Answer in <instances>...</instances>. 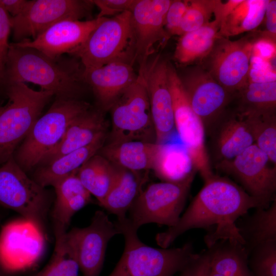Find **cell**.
<instances>
[{"label":"cell","mask_w":276,"mask_h":276,"mask_svg":"<svg viewBox=\"0 0 276 276\" xmlns=\"http://www.w3.org/2000/svg\"><path fill=\"white\" fill-rule=\"evenodd\" d=\"M241 113L276 112V80L249 81L234 96Z\"/></svg>","instance_id":"obj_32"},{"label":"cell","mask_w":276,"mask_h":276,"mask_svg":"<svg viewBox=\"0 0 276 276\" xmlns=\"http://www.w3.org/2000/svg\"><path fill=\"white\" fill-rule=\"evenodd\" d=\"M256 41L254 36L232 41L220 36L203 60V67L234 97L249 82L251 57Z\"/></svg>","instance_id":"obj_12"},{"label":"cell","mask_w":276,"mask_h":276,"mask_svg":"<svg viewBox=\"0 0 276 276\" xmlns=\"http://www.w3.org/2000/svg\"><path fill=\"white\" fill-rule=\"evenodd\" d=\"M121 234L116 222L103 211L95 212L90 224L74 227L65 234L83 276H99L102 270L108 242Z\"/></svg>","instance_id":"obj_14"},{"label":"cell","mask_w":276,"mask_h":276,"mask_svg":"<svg viewBox=\"0 0 276 276\" xmlns=\"http://www.w3.org/2000/svg\"><path fill=\"white\" fill-rule=\"evenodd\" d=\"M119 170V167L97 153L77 170V175L84 187L100 204L114 183Z\"/></svg>","instance_id":"obj_29"},{"label":"cell","mask_w":276,"mask_h":276,"mask_svg":"<svg viewBox=\"0 0 276 276\" xmlns=\"http://www.w3.org/2000/svg\"><path fill=\"white\" fill-rule=\"evenodd\" d=\"M109 110L111 130L109 144L140 141L155 143L148 90L143 71L118 97Z\"/></svg>","instance_id":"obj_7"},{"label":"cell","mask_w":276,"mask_h":276,"mask_svg":"<svg viewBox=\"0 0 276 276\" xmlns=\"http://www.w3.org/2000/svg\"><path fill=\"white\" fill-rule=\"evenodd\" d=\"M77 172L52 185L56 194L52 212L55 237L64 235L74 214L91 201V194L81 183Z\"/></svg>","instance_id":"obj_22"},{"label":"cell","mask_w":276,"mask_h":276,"mask_svg":"<svg viewBox=\"0 0 276 276\" xmlns=\"http://www.w3.org/2000/svg\"><path fill=\"white\" fill-rule=\"evenodd\" d=\"M104 17L86 20H65L56 23L34 39L14 43L36 49L46 55L57 58L72 54L81 45Z\"/></svg>","instance_id":"obj_18"},{"label":"cell","mask_w":276,"mask_h":276,"mask_svg":"<svg viewBox=\"0 0 276 276\" xmlns=\"http://www.w3.org/2000/svg\"><path fill=\"white\" fill-rule=\"evenodd\" d=\"M90 108L89 104L77 99L57 98L35 122L16 152V162L25 169L40 164L61 141L71 123Z\"/></svg>","instance_id":"obj_5"},{"label":"cell","mask_w":276,"mask_h":276,"mask_svg":"<svg viewBox=\"0 0 276 276\" xmlns=\"http://www.w3.org/2000/svg\"><path fill=\"white\" fill-rule=\"evenodd\" d=\"M106 136L102 137L87 146L59 156L41 167L35 180L45 188L76 172L103 146Z\"/></svg>","instance_id":"obj_27"},{"label":"cell","mask_w":276,"mask_h":276,"mask_svg":"<svg viewBox=\"0 0 276 276\" xmlns=\"http://www.w3.org/2000/svg\"><path fill=\"white\" fill-rule=\"evenodd\" d=\"M249 255L248 266L253 276H276V241L257 246Z\"/></svg>","instance_id":"obj_37"},{"label":"cell","mask_w":276,"mask_h":276,"mask_svg":"<svg viewBox=\"0 0 276 276\" xmlns=\"http://www.w3.org/2000/svg\"><path fill=\"white\" fill-rule=\"evenodd\" d=\"M172 0H138L131 12L135 41V61L145 68L150 56L170 37L165 17Z\"/></svg>","instance_id":"obj_16"},{"label":"cell","mask_w":276,"mask_h":276,"mask_svg":"<svg viewBox=\"0 0 276 276\" xmlns=\"http://www.w3.org/2000/svg\"><path fill=\"white\" fill-rule=\"evenodd\" d=\"M65 234L55 237L54 252L51 261L42 270L33 276L79 275V266L66 241Z\"/></svg>","instance_id":"obj_35"},{"label":"cell","mask_w":276,"mask_h":276,"mask_svg":"<svg viewBox=\"0 0 276 276\" xmlns=\"http://www.w3.org/2000/svg\"><path fill=\"white\" fill-rule=\"evenodd\" d=\"M43 234L25 221L9 225L0 238V255L14 259L35 260L43 248Z\"/></svg>","instance_id":"obj_24"},{"label":"cell","mask_w":276,"mask_h":276,"mask_svg":"<svg viewBox=\"0 0 276 276\" xmlns=\"http://www.w3.org/2000/svg\"><path fill=\"white\" fill-rule=\"evenodd\" d=\"M94 6L91 1H28L19 14L9 16L15 43L34 39L61 21L82 20L90 15Z\"/></svg>","instance_id":"obj_11"},{"label":"cell","mask_w":276,"mask_h":276,"mask_svg":"<svg viewBox=\"0 0 276 276\" xmlns=\"http://www.w3.org/2000/svg\"><path fill=\"white\" fill-rule=\"evenodd\" d=\"M120 168V167H119ZM120 168L117 179L100 205L116 215L118 220L127 218L126 214L143 191L147 180L145 173Z\"/></svg>","instance_id":"obj_25"},{"label":"cell","mask_w":276,"mask_h":276,"mask_svg":"<svg viewBox=\"0 0 276 276\" xmlns=\"http://www.w3.org/2000/svg\"><path fill=\"white\" fill-rule=\"evenodd\" d=\"M216 0L188 1V6L183 17L179 35L199 29L211 21L214 14Z\"/></svg>","instance_id":"obj_36"},{"label":"cell","mask_w":276,"mask_h":276,"mask_svg":"<svg viewBox=\"0 0 276 276\" xmlns=\"http://www.w3.org/2000/svg\"><path fill=\"white\" fill-rule=\"evenodd\" d=\"M99 13L97 17L116 16L125 11L132 12L138 0H92Z\"/></svg>","instance_id":"obj_40"},{"label":"cell","mask_w":276,"mask_h":276,"mask_svg":"<svg viewBox=\"0 0 276 276\" xmlns=\"http://www.w3.org/2000/svg\"><path fill=\"white\" fill-rule=\"evenodd\" d=\"M179 77L193 110L203 124L206 134L227 109L234 96L203 67L191 68Z\"/></svg>","instance_id":"obj_15"},{"label":"cell","mask_w":276,"mask_h":276,"mask_svg":"<svg viewBox=\"0 0 276 276\" xmlns=\"http://www.w3.org/2000/svg\"><path fill=\"white\" fill-rule=\"evenodd\" d=\"M210 137L212 155L217 161L231 160L255 143L244 118L227 109L206 133Z\"/></svg>","instance_id":"obj_19"},{"label":"cell","mask_w":276,"mask_h":276,"mask_svg":"<svg viewBox=\"0 0 276 276\" xmlns=\"http://www.w3.org/2000/svg\"><path fill=\"white\" fill-rule=\"evenodd\" d=\"M188 6V1L172 0L165 21V28L170 37L179 35L180 25Z\"/></svg>","instance_id":"obj_38"},{"label":"cell","mask_w":276,"mask_h":276,"mask_svg":"<svg viewBox=\"0 0 276 276\" xmlns=\"http://www.w3.org/2000/svg\"><path fill=\"white\" fill-rule=\"evenodd\" d=\"M159 147L156 143L132 141L107 143L100 151V154L116 166L142 172L153 169Z\"/></svg>","instance_id":"obj_23"},{"label":"cell","mask_w":276,"mask_h":276,"mask_svg":"<svg viewBox=\"0 0 276 276\" xmlns=\"http://www.w3.org/2000/svg\"><path fill=\"white\" fill-rule=\"evenodd\" d=\"M219 28V21L214 18L199 29L180 35L174 52L175 60L183 66L202 61L221 36Z\"/></svg>","instance_id":"obj_26"},{"label":"cell","mask_w":276,"mask_h":276,"mask_svg":"<svg viewBox=\"0 0 276 276\" xmlns=\"http://www.w3.org/2000/svg\"><path fill=\"white\" fill-rule=\"evenodd\" d=\"M168 78L171 93L175 128L190 156L195 170L203 180L213 174L205 145L203 124L193 110L178 74L168 62Z\"/></svg>","instance_id":"obj_10"},{"label":"cell","mask_w":276,"mask_h":276,"mask_svg":"<svg viewBox=\"0 0 276 276\" xmlns=\"http://www.w3.org/2000/svg\"><path fill=\"white\" fill-rule=\"evenodd\" d=\"M152 170L162 181L169 182L181 181L197 172L184 146L165 143L160 144Z\"/></svg>","instance_id":"obj_30"},{"label":"cell","mask_w":276,"mask_h":276,"mask_svg":"<svg viewBox=\"0 0 276 276\" xmlns=\"http://www.w3.org/2000/svg\"><path fill=\"white\" fill-rule=\"evenodd\" d=\"M5 273L4 266L0 255V276H5Z\"/></svg>","instance_id":"obj_44"},{"label":"cell","mask_w":276,"mask_h":276,"mask_svg":"<svg viewBox=\"0 0 276 276\" xmlns=\"http://www.w3.org/2000/svg\"><path fill=\"white\" fill-rule=\"evenodd\" d=\"M268 1L242 0L220 25V35L228 38L254 30L262 22Z\"/></svg>","instance_id":"obj_33"},{"label":"cell","mask_w":276,"mask_h":276,"mask_svg":"<svg viewBox=\"0 0 276 276\" xmlns=\"http://www.w3.org/2000/svg\"><path fill=\"white\" fill-rule=\"evenodd\" d=\"M7 95V103L0 108V165L13 156L54 95L17 83L9 84Z\"/></svg>","instance_id":"obj_6"},{"label":"cell","mask_w":276,"mask_h":276,"mask_svg":"<svg viewBox=\"0 0 276 276\" xmlns=\"http://www.w3.org/2000/svg\"><path fill=\"white\" fill-rule=\"evenodd\" d=\"M269 162L254 143L234 158L217 163L216 167L236 179L266 209L275 200L276 166L270 167Z\"/></svg>","instance_id":"obj_13"},{"label":"cell","mask_w":276,"mask_h":276,"mask_svg":"<svg viewBox=\"0 0 276 276\" xmlns=\"http://www.w3.org/2000/svg\"><path fill=\"white\" fill-rule=\"evenodd\" d=\"M11 30L9 15L0 4V81L5 75Z\"/></svg>","instance_id":"obj_39"},{"label":"cell","mask_w":276,"mask_h":276,"mask_svg":"<svg viewBox=\"0 0 276 276\" xmlns=\"http://www.w3.org/2000/svg\"><path fill=\"white\" fill-rule=\"evenodd\" d=\"M125 238L123 255L108 276H174L199 254L187 243L181 247L155 248L142 242L127 218L116 222Z\"/></svg>","instance_id":"obj_3"},{"label":"cell","mask_w":276,"mask_h":276,"mask_svg":"<svg viewBox=\"0 0 276 276\" xmlns=\"http://www.w3.org/2000/svg\"><path fill=\"white\" fill-rule=\"evenodd\" d=\"M83 72L75 61L10 43L5 71L9 84L31 82L57 98L77 99L85 84Z\"/></svg>","instance_id":"obj_2"},{"label":"cell","mask_w":276,"mask_h":276,"mask_svg":"<svg viewBox=\"0 0 276 276\" xmlns=\"http://www.w3.org/2000/svg\"><path fill=\"white\" fill-rule=\"evenodd\" d=\"M210 270L224 276H253L244 245L233 240L216 242L206 250Z\"/></svg>","instance_id":"obj_28"},{"label":"cell","mask_w":276,"mask_h":276,"mask_svg":"<svg viewBox=\"0 0 276 276\" xmlns=\"http://www.w3.org/2000/svg\"><path fill=\"white\" fill-rule=\"evenodd\" d=\"M257 209L252 215L237 225L248 256L257 246L276 241V200L266 209Z\"/></svg>","instance_id":"obj_31"},{"label":"cell","mask_w":276,"mask_h":276,"mask_svg":"<svg viewBox=\"0 0 276 276\" xmlns=\"http://www.w3.org/2000/svg\"><path fill=\"white\" fill-rule=\"evenodd\" d=\"M83 69L123 61H135V41L131 12L125 11L111 18L104 17L84 42L72 54Z\"/></svg>","instance_id":"obj_4"},{"label":"cell","mask_w":276,"mask_h":276,"mask_svg":"<svg viewBox=\"0 0 276 276\" xmlns=\"http://www.w3.org/2000/svg\"><path fill=\"white\" fill-rule=\"evenodd\" d=\"M239 113L245 119L255 144L276 166V112Z\"/></svg>","instance_id":"obj_34"},{"label":"cell","mask_w":276,"mask_h":276,"mask_svg":"<svg viewBox=\"0 0 276 276\" xmlns=\"http://www.w3.org/2000/svg\"><path fill=\"white\" fill-rule=\"evenodd\" d=\"M209 269L208 257L204 251L179 272V276H206Z\"/></svg>","instance_id":"obj_42"},{"label":"cell","mask_w":276,"mask_h":276,"mask_svg":"<svg viewBox=\"0 0 276 276\" xmlns=\"http://www.w3.org/2000/svg\"><path fill=\"white\" fill-rule=\"evenodd\" d=\"M133 64L123 61L83 69V78L104 110H109L122 93L136 79Z\"/></svg>","instance_id":"obj_20"},{"label":"cell","mask_w":276,"mask_h":276,"mask_svg":"<svg viewBox=\"0 0 276 276\" xmlns=\"http://www.w3.org/2000/svg\"><path fill=\"white\" fill-rule=\"evenodd\" d=\"M51 203L44 188L26 174L13 156L0 165V204L20 214L42 234Z\"/></svg>","instance_id":"obj_8"},{"label":"cell","mask_w":276,"mask_h":276,"mask_svg":"<svg viewBox=\"0 0 276 276\" xmlns=\"http://www.w3.org/2000/svg\"><path fill=\"white\" fill-rule=\"evenodd\" d=\"M168 62L157 56L143 70L148 90L155 143L164 144L175 128L173 102L168 78Z\"/></svg>","instance_id":"obj_17"},{"label":"cell","mask_w":276,"mask_h":276,"mask_svg":"<svg viewBox=\"0 0 276 276\" xmlns=\"http://www.w3.org/2000/svg\"><path fill=\"white\" fill-rule=\"evenodd\" d=\"M108 127V122L101 111L89 109L71 123L59 143L40 164H47L106 136Z\"/></svg>","instance_id":"obj_21"},{"label":"cell","mask_w":276,"mask_h":276,"mask_svg":"<svg viewBox=\"0 0 276 276\" xmlns=\"http://www.w3.org/2000/svg\"><path fill=\"white\" fill-rule=\"evenodd\" d=\"M203 181V186L176 224L156 235L155 240L162 248H168L179 236L197 228L208 231L204 237L208 248L223 240H235L244 245L236 220L251 208H265L226 177L213 174Z\"/></svg>","instance_id":"obj_1"},{"label":"cell","mask_w":276,"mask_h":276,"mask_svg":"<svg viewBox=\"0 0 276 276\" xmlns=\"http://www.w3.org/2000/svg\"><path fill=\"white\" fill-rule=\"evenodd\" d=\"M178 182L162 181L143 189L130 208L127 220L137 231L142 225L155 223L174 226L183 209L195 175Z\"/></svg>","instance_id":"obj_9"},{"label":"cell","mask_w":276,"mask_h":276,"mask_svg":"<svg viewBox=\"0 0 276 276\" xmlns=\"http://www.w3.org/2000/svg\"><path fill=\"white\" fill-rule=\"evenodd\" d=\"M206 276H224V275L215 272L214 271H212L210 270L209 268L208 272L207 273Z\"/></svg>","instance_id":"obj_45"},{"label":"cell","mask_w":276,"mask_h":276,"mask_svg":"<svg viewBox=\"0 0 276 276\" xmlns=\"http://www.w3.org/2000/svg\"><path fill=\"white\" fill-rule=\"evenodd\" d=\"M266 30L261 32L257 42L263 41L275 44L276 39V1L269 0L267 5L265 16Z\"/></svg>","instance_id":"obj_41"},{"label":"cell","mask_w":276,"mask_h":276,"mask_svg":"<svg viewBox=\"0 0 276 276\" xmlns=\"http://www.w3.org/2000/svg\"><path fill=\"white\" fill-rule=\"evenodd\" d=\"M26 0H0V4L11 17L19 14L27 4Z\"/></svg>","instance_id":"obj_43"}]
</instances>
